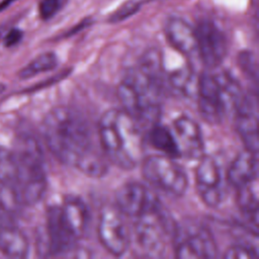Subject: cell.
Instances as JSON below:
<instances>
[{"mask_svg": "<svg viewBox=\"0 0 259 259\" xmlns=\"http://www.w3.org/2000/svg\"><path fill=\"white\" fill-rule=\"evenodd\" d=\"M45 143L61 163L91 177H101L106 163L94 148L90 126L82 115L68 106L50 110L42 120Z\"/></svg>", "mask_w": 259, "mask_h": 259, "instance_id": "1", "label": "cell"}, {"mask_svg": "<svg viewBox=\"0 0 259 259\" xmlns=\"http://www.w3.org/2000/svg\"><path fill=\"white\" fill-rule=\"evenodd\" d=\"M98 137L105 158L131 170L140 161L143 143L138 121L122 109L106 110L98 121Z\"/></svg>", "mask_w": 259, "mask_h": 259, "instance_id": "2", "label": "cell"}, {"mask_svg": "<svg viewBox=\"0 0 259 259\" xmlns=\"http://www.w3.org/2000/svg\"><path fill=\"white\" fill-rule=\"evenodd\" d=\"M116 92L122 110L134 119L152 124L158 122L166 92L161 78L137 67L120 81Z\"/></svg>", "mask_w": 259, "mask_h": 259, "instance_id": "3", "label": "cell"}, {"mask_svg": "<svg viewBox=\"0 0 259 259\" xmlns=\"http://www.w3.org/2000/svg\"><path fill=\"white\" fill-rule=\"evenodd\" d=\"M12 152L16 163V193L21 204L34 205L41 200L47 189L41 147L34 137L20 134L15 140Z\"/></svg>", "mask_w": 259, "mask_h": 259, "instance_id": "4", "label": "cell"}, {"mask_svg": "<svg viewBox=\"0 0 259 259\" xmlns=\"http://www.w3.org/2000/svg\"><path fill=\"white\" fill-rule=\"evenodd\" d=\"M244 93L239 82L229 73H202L197 80L198 110L208 123L221 122L230 108L235 109Z\"/></svg>", "mask_w": 259, "mask_h": 259, "instance_id": "5", "label": "cell"}, {"mask_svg": "<svg viewBox=\"0 0 259 259\" xmlns=\"http://www.w3.org/2000/svg\"><path fill=\"white\" fill-rule=\"evenodd\" d=\"M169 234L168 223L162 211V206L136 218L135 243L138 250L147 257L159 258L164 255Z\"/></svg>", "mask_w": 259, "mask_h": 259, "instance_id": "6", "label": "cell"}, {"mask_svg": "<svg viewBox=\"0 0 259 259\" xmlns=\"http://www.w3.org/2000/svg\"><path fill=\"white\" fill-rule=\"evenodd\" d=\"M142 173L152 186L167 194L181 196L188 186V177L184 169L173 158L162 154L145 158Z\"/></svg>", "mask_w": 259, "mask_h": 259, "instance_id": "7", "label": "cell"}, {"mask_svg": "<svg viewBox=\"0 0 259 259\" xmlns=\"http://www.w3.org/2000/svg\"><path fill=\"white\" fill-rule=\"evenodd\" d=\"M226 172L212 156L203 155L195 169V188L201 201L208 207L219 206L227 194Z\"/></svg>", "mask_w": 259, "mask_h": 259, "instance_id": "8", "label": "cell"}, {"mask_svg": "<svg viewBox=\"0 0 259 259\" xmlns=\"http://www.w3.org/2000/svg\"><path fill=\"white\" fill-rule=\"evenodd\" d=\"M218 248L210 231L199 224L184 225L176 234L175 256L181 259H210Z\"/></svg>", "mask_w": 259, "mask_h": 259, "instance_id": "9", "label": "cell"}, {"mask_svg": "<svg viewBox=\"0 0 259 259\" xmlns=\"http://www.w3.org/2000/svg\"><path fill=\"white\" fill-rule=\"evenodd\" d=\"M195 29L197 54L208 69L219 67L228 53V41L226 34L214 22L208 19L199 21Z\"/></svg>", "mask_w": 259, "mask_h": 259, "instance_id": "10", "label": "cell"}, {"mask_svg": "<svg viewBox=\"0 0 259 259\" xmlns=\"http://www.w3.org/2000/svg\"><path fill=\"white\" fill-rule=\"evenodd\" d=\"M97 236L101 245L114 256L123 255L130 245V237L119 211L104 207L98 219Z\"/></svg>", "mask_w": 259, "mask_h": 259, "instance_id": "11", "label": "cell"}, {"mask_svg": "<svg viewBox=\"0 0 259 259\" xmlns=\"http://www.w3.org/2000/svg\"><path fill=\"white\" fill-rule=\"evenodd\" d=\"M115 204L120 213L135 219L161 206L158 197L139 182H127L121 185L115 193Z\"/></svg>", "mask_w": 259, "mask_h": 259, "instance_id": "12", "label": "cell"}, {"mask_svg": "<svg viewBox=\"0 0 259 259\" xmlns=\"http://www.w3.org/2000/svg\"><path fill=\"white\" fill-rule=\"evenodd\" d=\"M173 126L181 156L200 159L204 155V142L198 123L189 116L181 115L174 120Z\"/></svg>", "mask_w": 259, "mask_h": 259, "instance_id": "13", "label": "cell"}, {"mask_svg": "<svg viewBox=\"0 0 259 259\" xmlns=\"http://www.w3.org/2000/svg\"><path fill=\"white\" fill-rule=\"evenodd\" d=\"M235 125L244 143L245 149L258 152V114L256 101L253 102L250 96L244 95L239 104L235 107Z\"/></svg>", "mask_w": 259, "mask_h": 259, "instance_id": "14", "label": "cell"}, {"mask_svg": "<svg viewBox=\"0 0 259 259\" xmlns=\"http://www.w3.org/2000/svg\"><path fill=\"white\" fill-rule=\"evenodd\" d=\"M46 221L47 252L50 255H60L70 251L77 240L64 226L60 217L59 205L48 208Z\"/></svg>", "mask_w": 259, "mask_h": 259, "instance_id": "15", "label": "cell"}, {"mask_svg": "<svg viewBox=\"0 0 259 259\" xmlns=\"http://www.w3.org/2000/svg\"><path fill=\"white\" fill-rule=\"evenodd\" d=\"M61 220L69 233L79 240L85 233L88 223V209L78 196L68 195L59 205Z\"/></svg>", "mask_w": 259, "mask_h": 259, "instance_id": "16", "label": "cell"}, {"mask_svg": "<svg viewBox=\"0 0 259 259\" xmlns=\"http://www.w3.org/2000/svg\"><path fill=\"white\" fill-rule=\"evenodd\" d=\"M166 37L171 47L183 57L197 53L195 29L179 17H171L165 26Z\"/></svg>", "mask_w": 259, "mask_h": 259, "instance_id": "17", "label": "cell"}, {"mask_svg": "<svg viewBox=\"0 0 259 259\" xmlns=\"http://www.w3.org/2000/svg\"><path fill=\"white\" fill-rule=\"evenodd\" d=\"M256 155V153L245 149L235 157L226 171L228 184L238 189L257 179L258 164Z\"/></svg>", "mask_w": 259, "mask_h": 259, "instance_id": "18", "label": "cell"}, {"mask_svg": "<svg viewBox=\"0 0 259 259\" xmlns=\"http://www.w3.org/2000/svg\"><path fill=\"white\" fill-rule=\"evenodd\" d=\"M148 141L151 146L162 155L173 159L181 156L175 136L170 132V130L158 122L152 124L148 134Z\"/></svg>", "mask_w": 259, "mask_h": 259, "instance_id": "19", "label": "cell"}, {"mask_svg": "<svg viewBox=\"0 0 259 259\" xmlns=\"http://www.w3.org/2000/svg\"><path fill=\"white\" fill-rule=\"evenodd\" d=\"M238 190V204L242 212L251 220V223L258 226V191L257 179L251 183L242 186Z\"/></svg>", "mask_w": 259, "mask_h": 259, "instance_id": "20", "label": "cell"}, {"mask_svg": "<svg viewBox=\"0 0 259 259\" xmlns=\"http://www.w3.org/2000/svg\"><path fill=\"white\" fill-rule=\"evenodd\" d=\"M57 64H58L57 56L52 52H47V53L40 54L39 56L34 58L32 61H30L25 67H23L19 71L18 76L21 79H29L31 77L36 76L37 74L45 73L55 69Z\"/></svg>", "mask_w": 259, "mask_h": 259, "instance_id": "21", "label": "cell"}, {"mask_svg": "<svg viewBox=\"0 0 259 259\" xmlns=\"http://www.w3.org/2000/svg\"><path fill=\"white\" fill-rule=\"evenodd\" d=\"M21 202L15 189L0 180V212L13 218L19 209Z\"/></svg>", "mask_w": 259, "mask_h": 259, "instance_id": "22", "label": "cell"}, {"mask_svg": "<svg viewBox=\"0 0 259 259\" xmlns=\"http://www.w3.org/2000/svg\"><path fill=\"white\" fill-rule=\"evenodd\" d=\"M0 180L16 186V163L13 152L0 146ZM16 191V190H15Z\"/></svg>", "mask_w": 259, "mask_h": 259, "instance_id": "23", "label": "cell"}, {"mask_svg": "<svg viewBox=\"0 0 259 259\" xmlns=\"http://www.w3.org/2000/svg\"><path fill=\"white\" fill-rule=\"evenodd\" d=\"M141 7V3L137 0H127L123 2L113 13L108 17V21L111 23H116L122 21L134 14H136Z\"/></svg>", "mask_w": 259, "mask_h": 259, "instance_id": "24", "label": "cell"}, {"mask_svg": "<svg viewBox=\"0 0 259 259\" xmlns=\"http://www.w3.org/2000/svg\"><path fill=\"white\" fill-rule=\"evenodd\" d=\"M224 257L226 259H257L258 255L252 248L242 244H237L229 247L226 250Z\"/></svg>", "mask_w": 259, "mask_h": 259, "instance_id": "25", "label": "cell"}, {"mask_svg": "<svg viewBox=\"0 0 259 259\" xmlns=\"http://www.w3.org/2000/svg\"><path fill=\"white\" fill-rule=\"evenodd\" d=\"M61 7V0H40L38 4L39 16L44 20L51 19Z\"/></svg>", "mask_w": 259, "mask_h": 259, "instance_id": "26", "label": "cell"}, {"mask_svg": "<svg viewBox=\"0 0 259 259\" xmlns=\"http://www.w3.org/2000/svg\"><path fill=\"white\" fill-rule=\"evenodd\" d=\"M239 66L241 67L242 71L247 74L249 77H256L255 73V63L252 53L249 52H242L239 56Z\"/></svg>", "mask_w": 259, "mask_h": 259, "instance_id": "27", "label": "cell"}, {"mask_svg": "<svg viewBox=\"0 0 259 259\" xmlns=\"http://www.w3.org/2000/svg\"><path fill=\"white\" fill-rule=\"evenodd\" d=\"M21 38H22V31L18 28H12L6 33L4 37V45L7 48L14 47L21 40Z\"/></svg>", "mask_w": 259, "mask_h": 259, "instance_id": "28", "label": "cell"}, {"mask_svg": "<svg viewBox=\"0 0 259 259\" xmlns=\"http://www.w3.org/2000/svg\"><path fill=\"white\" fill-rule=\"evenodd\" d=\"M5 89V85H3V84H0V93L3 91Z\"/></svg>", "mask_w": 259, "mask_h": 259, "instance_id": "29", "label": "cell"}]
</instances>
